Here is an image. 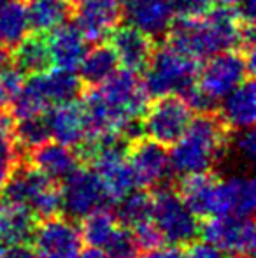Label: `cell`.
I'll list each match as a JSON object with an SVG mask.
<instances>
[{
  "label": "cell",
  "instance_id": "cell-1",
  "mask_svg": "<svg viewBox=\"0 0 256 258\" xmlns=\"http://www.w3.org/2000/svg\"><path fill=\"white\" fill-rule=\"evenodd\" d=\"M165 41L179 51L202 61L228 49L253 51L254 30L253 25L240 23L230 7L214 4L202 16L179 18L178 21H172Z\"/></svg>",
  "mask_w": 256,
  "mask_h": 258
},
{
  "label": "cell",
  "instance_id": "cell-2",
  "mask_svg": "<svg viewBox=\"0 0 256 258\" xmlns=\"http://www.w3.org/2000/svg\"><path fill=\"white\" fill-rule=\"evenodd\" d=\"M230 134L232 130L218 112H202L192 118L188 128L168 151L170 172L186 176L212 170L228 151Z\"/></svg>",
  "mask_w": 256,
  "mask_h": 258
},
{
  "label": "cell",
  "instance_id": "cell-3",
  "mask_svg": "<svg viewBox=\"0 0 256 258\" xmlns=\"http://www.w3.org/2000/svg\"><path fill=\"white\" fill-rule=\"evenodd\" d=\"M200 61L190 54L176 49L167 41L161 46H154L149 63L142 74V86L149 99L165 95H183L197 83Z\"/></svg>",
  "mask_w": 256,
  "mask_h": 258
},
{
  "label": "cell",
  "instance_id": "cell-4",
  "mask_svg": "<svg viewBox=\"0 0 256 258\" xmlns=\"http://www.w3.org/2000/svg\"><path fill=\"white\" fill-rule=\"evenodd\" d=\"M2 199L32 211L35 218H49L62 211L60 184L32 167L20 163L2 190Z\"/></svg>",
  "mask_w": 256,
  "mask_h": 258
},
{
  "label": "cell",
  "instance_id": "cell-5",
  "mask_svg": "<svg viewBox=\"0 0 256 258\" xmlns=\"http://www.w3.org/2000/svg\"><path fill=\"white\" fill-rule=\"evenodd\" d=\"M151 221L168 244L186 246L200 235V218L170 186H158L151 195Z\"/></svg>",
  "mask_w": 256,
  "mask_h": 258
},
{
  "label": "cell",
  "instance_id": "cell-6",
  "mask_svg": "<svg viewBox=\"0 0 256 258\" xmlns=\"http://www.w3.org/2000/svg\"><path fill=\"white\" fill-rule=\"evenodd\" d=\"M253 74L254 51L228 49L205 58V63L198 67L197 85L205 95L219 104L240 83L253 78Z\"/></svg>",
  "mask_w": 256,
  "mask_h": 258
},
{
  "label": "cell",
  "instance_id": "cell-7",
  "mask_svg": "<svg viewBox=\"0 0 256 258\" xmlns=\"http://www.w3.org/2000/svg\"><path fill=\"white\" fill-rule=\"evenodd\" d=\"M193 111L181 95H165L154 99L142 116V130L146 137L172 146L188 128Z\"/></svg>",
  "mask_w": 256,
  "mask_h": 258
},
{
  "label": "cell",
  "instance_id": "cell-8",
  "mask_svg": "<svg viewBox=\"0 0 256 258\" xmlns=\"http://www.w3.org/2000/svg\"><path fill=\"white\" fill-rule=\"evenodd\" d=\"M58 184L62 211L70 220H81L109 202L99 174L90 165L75 167Z\"/></svg>",
  "mask_w": 256,
  "mask_h": 258
},
{
  "label": "cell",
  "instance_id": "cell-9",
  "mask_svg": "<svg viewBox=\"0 0 256 258\" xmlns=\"http://www.w3.org/2000/svg\"><path fill=\"white\" fill-rule=\"evenodd\" d=\"M204 241L223 253L253 256L256 248V230L253 216H209L200 223Z\"/></svg>",
  "mask_w": 256,
  "mask_h": 258
},
{
  "label": "cell",
  "instance_id": "cell-10",
  "mask_svg": "<svg viewBox=\"0 0 256 258\" xmlns=\"http://www.w3.org/2000/svg\"><path fill=\"white\" fill-rule=\"evenodd\" d=\"M37 258H75L82 249L79 228L67 216H49L35 225L32 239Z\"/></svg>",
  "mask_w": 256,
  "mask_h": 258
},
{
  "label": "cell",
  "instance_id": "cell-11",
  "mask_svg": "<svg viewBox=\"0 0 256 258\" xmlns=\"http://www.w3.org/2000/svg\"><path fill=\"white\" fill-rule=\"evenodd\" d=\"M127 160L135 177L137 188L146 190V188L161 186V183L170 174L167 146L149 137L142 136L128 143Z\"/></svg>",
  "mask_w": 256,
  "mask_h": 258
},
{
  "label": "cell",
  "instance_id": "cell-12",
  "mask_svg": "<svg viewBox=\"0 0 256 258\" xmlns=\"http://www.w3.org/2000/svg\"><path fill=\"white\" fill-rule=\"evenodd\" d=\"M70 16L88 42H100L121 23V0H68Z\"/></svg>",
  "mask_w": 256,
  "mask_h": 258
},
{
  "label": "cell",
  "instance_id": "cell-13",
  "mask_svg": "<svg viewBox=\"0 0 256 258\" xmlns=\"http://www.w3.org/2000/svg\"><path fill=\"white\" fill-rule=\"evenodd\" d=\"M256 186L251 176H230L216 181L211 202V216H253Z\"/></svg>",
  "mask_w": 256,
  "mask_h": 258
},
{
  "label": "cell",
  "instance_id": "cell-14",
  "mask_svg": "<svg viewBox=\"0 0 256 258\" xmlns=\"http://www.w3.org/2000/svg\"><path fill=\"white\" fill-rule=\"evenodd\" d=\"M109 46L114 49L120 65L132 72H140L149 63L154 49V39L140 32L132 25H118L107 35Z\"/></svg>",
  "mask_w": 256,
  "mask_h": 258
},
{
  "label": "cell",
  "instance_id": "cell-15",
  "mask_svg": "<svg viewBox=\"0 0 256 258\" xmlns=\"http://www.w3.org/2000/svg\"><path fill=\"white\" fill-rule=\"evenodd\" d=\"M121 14L128 25L156 41L165 37L174 21L168 0H121Z\"/></svg>",
  "mask_w": 256,
  "mask_h": 258
},
{
  "label": "cell",
  "instance_id": "cell-16",
  "mask_svg": "<svg viewBox=\"0 0 256 258\" xmlns=\"http://www.w3.org/2000/svg\"><path fill=\"white\" fill-rule=\"evenodd\" d=\"M44 116L48 121L49 136L56 143L77 148L88 137V121H86L84 109H82L79 99L53 105L44 112Z\"/></svg>",
  "mask_w": 256,
  "mask_h": 258
},
{
  "label": "cell",
  "instance_id": "cell-17",
  "mask_svg": "<svg viewBox=\"0 0 256 258\" xmlns=\"http://www.w3.org/2000/svg\"><path fill=\"white\" fill-rule=\"evenodd\" d=\"M46 41H48L51 63L56 69L77 72L82 58L88 51V39L82 35L74 21L72 23L63 21L62 25L53 28L46 34Z\"/></svg>",
  "mask_w": 256,
  "mask_h": 258
},
{
  "label": "cell",
  "instance_id": "cell-18",
  "mask_svg": "<svg viewBox=\"0 0 256 258\" xmlns=\"http://www.w3.org/2000/svg\"><path fill=\"white\" fill-rule=\"evenodd\" d=\"M28 163L41 170L49 179L60 183L75 167L81 165V160L74 151V148L60 144L56 141L55 143L48 141V143L28 151Z\"/></svg>",
  "mask_w": 256,
  "mask_h": 258
},
{
  "label": "cell",
  "instance_id": "cell-19",
  "mask_svg": "<svg viewBox=\"0 0 256 258\" xmlns=\"http://www.w3.org/2000/svg\"><path fill=\"white\" fill-rule=\"evenodd\" d=\"M219 118L230 130L251 128L256 119V86L253 78H247L221 100Z\"/></svg>",
  "mask_w": 256,
  "mask_h": 258
},
{
  "label": "cell",
  "instance_id": "cell-20",
  "mask_svg": "<svg viewBox=\"0 0 256 258\" xmlns=\"http://www.w3.org/2000/svg\"><path fill=\"white\" fill-rule=\"evenodd\" d=\"M37 218L27 207L0 197V244L28 242L37 225Z\"/></svg>",
  "mask_w": 256,
  "mask_h": 258
},
{
  "label": "cell",
  "instance_id": "cell-21",
  "mask_svg": "<svg viewBox=\"0 0 256 258\" xmlns=\"http://www.w3.org/2000/svg\"><path fill=\"white\" fill-rule=\"evenodd\" d=\"M216 181H218V176L212 174L211 170L186 174V176H181L176 190H178L179 197L185 201V204L198 218H209Z\"/></svg>",
  "mask_w": 256,
  "mask_h": 258
},
{
  "label": "cell",
  "instance_id": "cell-22",
  "mask_svg": "<svg viewBox=\"0 0 256 258\" xmlns=\"http://www.w3.org/2000/svg\"><path fill=\"white\" fill-rule=\"evenodd\" d=\"M37 79L49 107L81 99L84 92V83L81 81L77 72L65 71V69H49L37 74Z\"/></svg>",
  "mask_w": 256,
  "mask_h": 258
},
{
  "label": "cell",
  "instance_id": "cell-23",
  "mask_svg": "<svg viewBox=\"0 0 256 258\" xmlns=\"http://www.w3.org/2000/svg\"><path fill=\"white\" fill-rule=\"evenodd\" d=\"M13 63L23 72L25 76H34L46 72L53 67L49 56L48 41L44 34H28L16 48L11 51Z\"/></svg>",
  "mask_w": 256,
  "mask_h": 258
},
{
  "label": "cell",
  "instance_id": "cell-24",
  "mask_svg": "<svg viewBox=\"0 0 256 258\" xmlns=\"http://www.w3.org/2000/svg\"><path fill=\"white\" fill-rule=\"evenodd\" d=\"M118 67L120 61L109 42L107 44L97 42V46L86 51L77 72L84 86H99L107 78H111L118 71Z\"/></svg>",
  "mask_w": 256,
  "mask_h": 258
},
{
  "label": "cell",
  "instance_id": "cell-25",
  "mask_svg": "<svg viewBox=\"0 0 256 258\" xmlns=\"http://www.w3.org/2000/svg\"><path fill=\"white\" fill-rule=\"evenodd\" d=\"M30 32L27 4L23 0H7L0 6V46L4 49L13 51Z\"/></svg>",
  "mask_w": 256,
  "mask_h": 258
},
{
  "label": "cell",
  "instance_id": "cell-26",
  "mask_svg": "<svg viewBox=\"0 0 256 258\" xmlns=\"http://www.w3.org/2000/svg\"><path fill=\"white\" fill-rule=\"evenodd\" d=\"M81 220L82 223L79 234H81V241L86 248L104 249L120 230L116 216L107 207H100V209L86 214Z\"/></svg>",
  "mask_w": 256,
  "mask_h": 258
},
{
  "label": "cell",
  "instance_id": "cell-27",
  "mask_svg": "<svg viewBox=\"0 0 256 258\" xmlns=\"http://www.w3.org/2000/svg\"><path fill=\"white\" fill-rule=\"evenodd\" d=\"M30 30L35 34H48L70 16L68 0H32L27 6Z\"/></svg>",
  "mask_w": 256,
  "mask_h": 258
},
{
  "label": "cell",
  "instance_id": "cell-28",
  "mask_svg": "<svg viewBox=\"0 0 256 258\" xmlns=\"http://www.w3.org/2000/svg\"><path fill=\"white\" fill-rule=\"evenodd\" d=\"M114 204H116L114 216H116L120 227L123 228H133L151 220V195L144 188L132 190Z\"/></svg>",
  "mask_w": 256,
  "mask_h": 258
},
{
  "label": "cell",
  "instance_id": "cell-29",
  "mask_svg": "<svg viewBox=\"0 0 256 258\" xmlns=\"http://www.w3.org/2000/svg\"><path fill=\"white\" fill-rule=\"evenodd\" d=\"M48 141H51V136L44 114L28 116L14 121V143L20 150L30 151Z\"/></svg>",
  "mask_w": 256,
  "mask_h": 258
},
{
  "label": "cell",
  "instance_id": "cell-30",
  "mask_svg": "<svg viewBox=\"0 0 256 258\" xmlns=\"http://www.w3.org/2000/svg\"><path fill=\"white\" fill-rule=\"evenodd\" d=\"M139 251L132 232L120 227L113 241L102 249V258H139Z\"/></svg>",
  "mask_w": 256,
  "mask_h": 258
},
{
  "label": "cell",
  "instance_id": "cell-31",
  "mask_svg": "<svg viewBox=\"0 0 256 258\" xmlns=\"http://www.w3.org/2000/svg\"><path fill=\"white\" fill-rule=\"evenodd\" d=\"M228 148L235 151L240 162H244L246 165H253L256 160V134L253 126L237 130L235 137L228 141Z\"/></svg>",
  "mask_w": 256,
  "mask_h": 258
},
{
  "label": "cell",
  "instance_id": "cell-32",
  "mask_svg": "<svg viewBox=\"0 0 256 258\" xmlns=\"http://www.w3.org/2000/svg\"><path fill=\"white\" fill-rule=\"evenodd\" d=\"M20 163V148L16 146L14 141L0 144V195H2V190L9 181L11 174Z\"/></svg>",
  "mask_w": 256,
  "mask_h": 258
},
{
  "label": "cell",
  "instance_id": "cell-33",
  "mask_svg": "<svg viewBox=\"0 0 256 258\" xmlns=\"http://www.w3.org/2000/svg\"><path fill=\"white\" fill-rule=\"evenodd\" d=\"M132 235H133V239H135L139 249H142V251L151 249V248H156V246H161L165 242L163 237H161V234L158 232V228L154 227V223L151 220L133 227Z\"/></svg>",
  "mask_w": 256,
  "mask_h": 258
},
{
  "label": "cell",
  "instance_id": "cell-34",
  "mask_svg": "<svg viewBox=\"0 0 256 258\" xmlns=\"http://www.w3.org/2000/svg\"><path fill=\"white\" fill-rule=\"evenodd\" d=\"M168 4L179 18H195L207 13L216 0H168Z\"/></svg>",
  "mask_w": 256,
  "mask_h": 258
},
{
  "label": "cell",
  "instance_id": "cell-35",
  "mask_svg": "<svg viewBox=\"0 0 256 258\" xmlns=\"http://www.w3.org/2000/svg\"><path fill=\"white\" fill-rule=\"evenodd\" d=\"M25 74L13 63V60H9L7 63H4L0 67V83H2L4 90L9 95V100L14 97V93L23 86L25 83Z\"/></svg>",
  "mask_w": 256,
  "mask_h": 258
},
{
  "label": "cell",
  "instance_id": "cell-36",
  "mask_svg": "<svg viewBox=\"0 0 256 258\" xmlns=\"http://www.w3.org/2000/svg\"><path fill=\"white\" fill-rule=\"evenodd\" d=\"M216 4L230 7L240 23L253 25L256 16V0H216Z\"/></svg>",
  "mask_w": 256,
  "mask_h": 258
},
{
  "label": "cell",
  "instance_id": "cell-37",
  "mask_svg": "<svg viewBox=\"0 0 256 258\" xmlns=\"http://www.w3.org/2000/svg\"><path fill=\"white\" fill-rule=\"evenodd\" d=\"M185 253H181V258H223V251H219L216 246H212L207 241H197L186 244Z\"/></svg>",
  "mask_w": 256,
  "mask_h": 258
},
{
  "label": "cell",
  "instance_id": "cell-38",
  "mask_svg": "<svg viewBox=\"0 0 256 258\" xmlns=\"http://www.w3.org/2000/svg\"><path fill=\"white\" fill-rule=\"evenodd\" d=\"M0 258H37L34 248L27 246V242L21 244H7V248H0Z\"/></svg>",
  "mask_w": 256,
  "mask_h": 258
},
{
  "label": "cell",
  "instance_id": "cell-39",
  "mask_svg": "<svg viewBox=\"0 0 256 258\" xmlns=\"http://www.w3.org/2000/svg\"><path fill=\"white\" fill-rule=\"evenodd\" d=\"M139 258H181V249L179 246H156V248L146 249L142 256Z\"/></svg>",
  "mask_w": 256,
  "mask_h": 258
},
{
  "label": "cell",
  "instance_id": "cell-40",
  "mask_svg": "<svg viewBox=\"0 0 256 258\" xmlns=\"http://www.w3.org/2000/svg\"><path fill=\"white\" fill-rule=\"evenodd\" d=\"M7 105H9V95L6 93L2 83H0V109H6Z\"/></svg>",
  "mask_w": 256,
  "mask_h": 258
},
{
  "label": "cell",
  "instance_id": "cell-41",
  "mask_svg": "<svg viewBox=\"0 0 256 258\" xmlns=\"http://www.w3.org/2000/svg\"><path fill=\"white\" fill-rule=\"evenodd\" d=\"M9 60H11V51H7V49H4L2 46H0V67H2L4 63H7Z\"/></svg>",
  "mask_w": 256,
  "mask_h": 258
},
{
  "label": "cell",
  "instance_id": "cell-42",
  "mask_svg": "<svg viewBox=\"0 0 256 258\" xmlns=\"http://www.w3.org/2000/svg\"><path fill=\"white\" fill-rule=\"evenodd\" d=\"M232 258H253V256H247V255H233Z\"/></svg>",
  "mask_w": 256,
  "mask_h": 258
},
{
  "label": "cell",
  "instance_id": "cell-43",
  "mask_svg": "<svg viewBox=\"0 0 256 258\" xmlns=\"http://www.w3.org/2000/svg\"><path fill=\"white\" fill-rule=\"evenodd\" d=\"M6 2H7V0H0V6H4Z\"/></svg>",
  "mask_w": 256,
  "mask_h": 258
}]
</instances>
